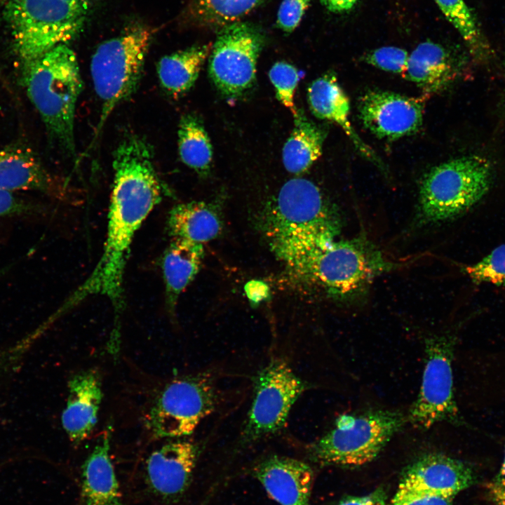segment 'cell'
<instances>
[{"instance_id": "cell-2", "label": "cell", "mask_w": 505, "mask_h": 505, "mask_svg": "<svg viewBox=\"0 0 505 505\" xmlns=\"http://www.w3.org/2000/svg\"><path fill=\"white\" fill-rule=\"evenodd\" d=\"M279 258L300 278L339 300L359 295L376 277L395 266L363 238L326 239Z\"/></svg>"}, {"instance_id": "cell-30", "label": "cell", "mask_w": 505, "mask_h": 505, "mask_svg": "<svg viewBox=\"0 0 505 505\" xmlns=\"http://www.w3.org/2000/svg\"><path fill=\"white\" fill-rule=\"evenodd\" d=\"M270 81L276 88L278 100L295 116L298 110L294 103V93L300 79L299 71L285 62L275 63L269 72Z\"/></svg>"}, {"instance_id": "cell-16", "label": "cell", "mask_w": 505, "mask_h": 505, "mask_svg": "<svg viewBox=\"0 0 505 505\" xmlns=\"http://www.w3.org/2000/svg\"><path fill=\"white\" fill-rule=\"evenodd\" d=\"M267 494L280 505H310L314 472L307 463L273 455L254 470Z\"/></svg>"}, {"instance_id": "cell-9", "label": "cell", "mask_w": 505, "mask_h": 505, "mask_svg": "<svg viewBox=\"0 0 505 505\" xmlns=\"http://www.w3.org/2000/svg\"><path fill=\"white\" fill-rule=\"evenodd\" d=\"M213 377L198 373L175 378L154 398L146 416V426L155 438H184L219 404Z\"/></svg>"}, {"instance_id": "cell-29", "label": "cell", "mask_w": 505, "mask_h": 505, "mask_svg": "<svg viewBox=\"0 0 505 505\" xmlns=\"http://www.w3.org/2000/svg\"><path fill=\"white\" fill-rule=\"evenodd\" d=\"M475 284L505 286V244L500 245L477 262L463 267Z\"/></svg>"}, {"instance_id": "cell-39", "label": "cell", "mask_w": 505, "mask_h": 505, "mask_svg": "<svg viewBox=\"0 0 505 505\" xmlns=\"http://www.w3.org/2000/svg\"><path fill=\"white\" fill-rule=\"evenodd\" d=\"M73 6H77L86 11H88V9L90 6V0H63Z\"/></svg>"}, {"instance_id": "cell-21", "label": "cell", "mask_w": 505, "mask_h": 505, "mask_svg": "<svg viewBox=\"0 0 505 505\" xmlns=\"http://www.w3.org/2000/svg\"><path fill=\"white\" fill-rule=\"evenodd\" d=\"M457 67L443 46L426 41L419 43L409 55L403 74L429 95L451 84L459 74Z\"/></svg>"}, {"instance_id": "cell-37", "label": "cell", "mask_w": 505, "mask_h": 505, "mask_svg": "<svg viewBox=\"0 0 505 505\" xmlns=\"http://www.w3.org/2000/svg\"><path fill=\"white\" fill-rule=\"evenodd\" d=\"M487 488L496 505H505V487L492 481L488 484Z\"/></svg>"}, {"instance_id": "cell-19", "label": "cell", "mask_w": 505, "mask_h": 505, "mask_svg": "<svg viewBox=\"0 0 505 505\" xmlns=\"http://www.w3.org/2000/svg\"><path fill=\"white\" fill-rule=\"evenodd\" d=\"M112 426L109 424L82 466L83 505H123L109 450Z\"/></svg>"}, {"instance_id": "cell-32", "label": "cell", "mask_w": 505, "mask_h": 505, "mask_svg": "<svg viewBox=\"0 0 505 505\" xmlns=\"http://www.w3.org/2000/svg\"><path fill=\"white\" fill-rule=\"evenodd\" d=\"M454 498L399 485L390 505H451Z\"/></svg>"}, {"instance_id": "cell-14", "label": "cell", "mask_w": 505, "mask_h": 505, "mask_svg": "<svg viewBox=\"0 0 505 505\" xmlns=\"http://www.w3.org/2000/svg\"><path fill=\"white\" fill-rule=\"evenodd\" d=\"M198 449L192 440L180 438L153 451L146 462L147 481L152 490L165 498L182 494L189 485Z\"/></svg>"}, {"instance_id": "cell-35", "label": "cell", "mask_w": 505, "mask_h": 505, "mask_svg": "<svg viewBox=\"0 0 505 505\" xmlns=\"http://www.w3.org/2000/svg\"><path fill=\"white\" fill-rule=\"evenodd\" d=\"M337 505H386V494L382 488H377L365 496L346 497Z\"/></svg>"}, {"instance_id": "cell-17", "label": "cell", "mask_w": 505, "mask_h": 505, "mask_svg": "<svg viewBox=\"0 0 505 505\" xmlns=\"http://www.w3.org/2000/svg\"><path fill=\"white\" fill-rule=\"evenodd\" d=\"M69 395L61 422L70 441L79 445L92 433L103 397L102 382L95 370L74 374L68 381Z\"/></svg>"}, {"instance_id": "cell-38", "label": "cell", "mask_w": 505, "mask_h": 505, "mask_svg": "<svg viewBox=\"0 0 505 505\" xmlns=\"http://www.w3.org/2000/svg\"><path fill=\"white\" fill-rule=\"evenodd\" d=\"M493 482L505 487V454L501 467Z\"/></svg>"}, {"instance_id": "cell-22", "label": "cell", "mask_w": 505, "mask_h": 505, "mask_svg": "<svg viewBox=\"0 0 505 505\" xmlns=\"http://www.w3.org/2000/svg\"><path fill=\"white\" fill-rule=\"evenodd\" d=\"M203 248L201 243L173 239L164 251L162 271L168 309L174 315L178 299L194 280L201 265Z\"/></svg>"}, {"instance_id": "cell-3", "label": "cell", "mask_w": 505, "mask_h": 505, "mask_svg": "<svg viewBox=\"0 0 505 505\" xmlns=\"http://www.w3.org/2000/svg\"><path fill=\"white\" fill-rule=\"evenodd\" d=\"M27 96L39 112L50 140L69 156L76 154L77 101L83 90L79 65L67 44L56 46L21 66Z\"/></svg>"}, {"instance_id": "cell-24", "label": "cell", "mask_w": 505, "mask_h": 505, "mask_svg": "<svg viewBox=\"0 0 505 505\" xmlns=\"http://www.w3.org/2000/svg\"><path fill=\"white\" fill-rule=\"evenodd\" d=\"M212 46H194L162 57L156 72L163 90L173 98H179L194 84Z\"/></svg>"}, {"instance_id": "cell-1", "label": "cell", "mask_w": 505, "mask_h": 505, "mask_svg": "<svg viewBox=\"0 0 505 505\" xmlns=\"http://www.w3.org/2000/svg\"><path fill=\"white\" fill-rule=\"evenodd\" d=\"M113 187L102 255L88 277L57 311L61 316L93 295L107 297L114 308L110 336L121 337L123 276L136 231L162 199L164 185L154 165V150L144 137L126 135L113 152Z\"/></svg>"}, {"instance_id": "cell-6", "label": "cell", "mask_w": 505, "mask_h": 505, "mask_svg": "<svg viewBox=\"0 0 505 505\" xmlns=\"http://www.w3.org/2000/svg\"><path fill=\"white\" fill-rule=\"evenodd\" d=\"M152 39L150 29L134 26L103 41L93 54L90 75L101 105L93 142L114 110L137 89Z\"/></svg>"}, {"instance_id": "cell-25", "label": "cell", "mask_w": 505, "mask_h": 505, "mask_svg": "<svg viewBox=\"0 0 505 505\" xmlns=\"http://www.w3.org/2000/svg\"><path fill=\"white\" fill-rule=\"evenodd\" d=\"M294 117L295 126L283 146L282 158L289 173L299 174L307 170L321 156L326 133L302 112L298 111Z\"/></svg>"}, {"instance_id": "cell-10", "label": "cell", "mask_w": 505, "mask_h": 505, "mask_svg": "<svg viewBox=\"0 0 505 505\" xmlns=\"http://www.w3.org/2000/svg\"><path fill=\"white\" fill-rule=\"evenodd\" d=\"M254 397L241 432L243 443H252L279 432L299 397L311 386L288 363L271 360L253 378Z\"/></svg>"}, {"instance_id": "cell-11", "label": "cell", "mask_w": 505, "mask_h": 505, "mask_svg": "<svg viewBox=\"0 0 505 505\" xmlns=\"http://www.w3.org/2000/svg\"><path fill=\"white\" fill-rule=\"evenodd\" d=\"M454 339L433 335L424 340V368L417 397L411 405L407 421L419 430L447 422L459 423L453 385Z\"/></svg>"}, {"instance_id": "cell-15", "label": "cell", "mask_w": 505, "mask_h": 505, "mask_svg": "<svg viewBox=\"0 0 505 505\" xmlns=\"http://www.w3.org/2000/svg\"><path fill=\"white\" fill-rule=\"evenodd\" d=\"M475 480V473L466 462L443 454L429 453L405 469L399 485L454 497Z\"/></svg>"}, {"instance_id": "cell-18", "label": "cell", "mask_w": 505, "mask_h": 505, "mask_svg": "<svg viewBox=\"0 0 505 505\" xmlns=\"http://www.w3.org/2000/svg\"><path fill=\"white\" fill-rule=\"evenodd\" d=\"M307 97L310 109L316 117L339 126L365 157L382 168L379 157L352 126L349 120V100L335 73H327L314 81L308 88Z\"/></svg>"}, {"instance_id": "cell-26", "label": "cell", "mask_w": 505, "mask_h": 505, "mask_svg": "<svg viewBox=\"0 0 505 505\" xmlns=\"http://www.w3.org/2000/svg\"><path fill=\"white\" fill-rule=\"evenodd\" d=\"M178 153L181 161L201 176L210 171L213 149L201 119L194 114H184L177 130Z\"/></svg>"}, {"instance_id": "cell-28", "label": "cell", "mask_w": 505, "mask_h": 505, "mask_svg": "<svg viewBox=\"0 0 505 505\" xmlns=\"http://www.w3.org/2000/svg\"><path fill=\"white\" fill-rule=\"evenodd\" d=\"M263 0H194L191 13L198 22L223 27L237 21Z\"/></svg>"}, {"instance_id": "cell-33", "label": "cell", "mask_w": 505, "mask_h": 505, "mask_svg": "<svg viewBox=\"0 0 505 505\" xmlns=\"http://www.w3.org/2000/svg\"><path fill=\"white\" fill-rule=\"evenodd\" d=\"M310 0H283L277 13L276 23L285 32H292L299 24Z\"/></svg>"}, {"instance_id": "cell-20", "label": "cell", "mask_w": 505, "mask_h": 505, "mask_svg": "<svg viewBox=\"0 0 505 505\" xmlns=\"http://www.w3.org/2000/svg\"><path fill=\"white\" fill-rule=\"evenodd\" d=\"M0 190L58 192L57 184L29 147L13 145L0 149Z\"/></svg>"}, {"instance_id": "cell-23", "label": "cell", "mask_w": 505, "mask_h": 505, "mask_svg": "<svg viewBox=\"0 0 505 505\" xmlns=\"http://www.w3.org/2000/svg\"><path fill=\"white\" fill-rule=\"evenodd\" d=\"M167 227L173 239L202 244L217 236L222 222L213 205L192 201L173 207Z\"/></svg>"}, {"instance_id": "cell-36", "label": "cell", "mask_w": 505, "mask_h": 505, "mask_svg": "<svg viewBox=\"0 0 505 505\" xmlns=\"http://www.w3.org/2000/svg\"><path fill=\"white\" fill-rule=\"evenodd\" d=\"M321 1L329 11L343 13L351 10L358 0H321Z\"/></svg>"}, {"instance_id": "cell-13", "label": "cell", "mask_w": 505, "mask_h": 505, "mask_svg": "<svg viewBox=\"0 0 505 505\" xmlns=\"http://www.w3.org/2000/svg\"><path fill=\"white\" fill-rule=\"evenodd\" d=\"M424 100L393 92L369 90L360 98L359 118L377 137L396 140L413 134L420 128Z\"/></svg>"}, {"instance_id": "cell-8", "label": "cell", "mask_w": 505, "mask_h": 505, "mask_svg": "<svg viewBox=\"0 0 505 505\" xmlns=\"http://www.w3.org/2000/svg\"><path fill=\"white\" fill-rule=\"evenodd\" d=\"M398 411L374 410L343 414L333 427L310 445L313 461L324 465L355 466L377 457L407 422Z\"/></svg>"}, {"instance_id": "cell-27", "label": "cell", "mask_w": 505, "mask_h": 505, "mask_svg": "<svg viewBox=\"0 0 505 505\" xmlns=\"http://www.w3.org/2000/svg\"><path fill=\"white\" fill-rule=\"evenodd\" d=\"M447 20L458 31L471 56L481 63L492 57L490 45L464 0H434Z\"/></svg>"}, {"instance_id": "cell-12", "label": "cell", "mask_w": 505, "mask_h": 505, "mask_svg": "<svg viewBox=\"0 0 505 505\" xmlns=\"http://www.w3.org/2000/svg\"><path fill=\"white\" fill-rule=\"evenodd\" d=\"M263 45V35L252 24L235 21L221 27L210 51L209 74L224 96L238 98L252 86Z\"/></svg>"}, {"instance_id": "cell-5", "label": "cell", "mask_w": 505, "mask_h": 505, "mask_svg": "<svg viewBox=\"0 0 505 505\" xmlns=\"http://www.w3.org/2000/svg\"><path fill=\"white\" fill-rule=\"evenodd\" d=\"M493 166L485 157L471 154L439 164L423 177L418 213L424 224L449 221L475 206L490 190Z\"/></svg>"}, {"instance_id": "cell-40", "label": "cell", "mask_w": 505, "mask_h": 505, "mask_svg": "<svg viewBox=\"0 0 505 505\" xmlns=\"http://www.w3.org/2000/svg\"><path fill=\"white\" fill-rule=\"evenodd\" d=\"M504 108H505V94H504Z\"/></svg>"}, {"instance_id": "cell-31", "label": "cell", "mask_w": 505, "mask_h": 505, "mask_svg": "<svg viewBox=\"0 0 505 505\" xmlns=\"http://www.w3.org/2000/svg\"><path fill=\"white\" fill-rule=\"evenodd\" d=\"M408 52L396 46H384L368 53L365 62L382 70L404 74L408 62Z\"/></svg>"}, {"instance_id": "cell-34", "label": "cell", "mask_w": 505, "mask_h": 505, "mask_svg": "<svg viewBox=\"0 0 505 505\" xmlns=\"http://www.w3.org/2000/svg\"><path fill=\"white\" fill-rule=\"evenodd\" d=\"M34 210L33 205L15 196L12 192L0 190V217L28 214Z\"/></svg>"}, {"instance_id": "cell-7", "label": "cell", "mask_w": 505, "mask_h": 505, "mask_svg": "<svg viewBox=\"0 0 505 505\" xmlns=\"http://www.w3.org/2000/svg\"><path fill=\"white\" fill-rule=\"evenodd\" d=\"M86 14L63 0H8L4 18L21 66L73 40L81 31Z\"/></svg>"}, {"instance_id": "cell-4", "label": "cell", "mask_w": 505, "mask_h": 505, "mask_svg": "<svg viewBox=\"0 0 505 505\" xmlns=\"http://www.w3.org/2000/svg\"><path fill=\"white\" fill-rule=\"evenodd\" d=\"M262 225L278 257L310 243L336 238L339 221L320 189L311 181L286 182L264 210Z\"/></svg>"}]
</instances>
